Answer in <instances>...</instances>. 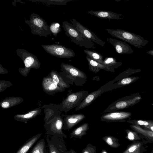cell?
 Returning a JSON list of instances; mask_svg holds the SVG:
<instances>
[{
    "mask_svg": "<svg viewBox=\"0 0 153 153\" xmlns=\"http://www.w3.org/2000/svg\"><path fill=\"white\" fill-rule=\"evenodd\" d=\"M105 30L112 36L127 42L138 48L145 46L149 42L140 35L126 30L108 28H106Z\"/></svg>",
    "mask_w": 153,
    "mask_h": 153,
    "instance_id": "cell-1",
    "label": "cell"
},
{
    "mask_svg": "<svg viewBox=\"0 0 153 153\" xmlns=\"http://www.w3.org/2000/svg\"><path fill=\"white\" fill-rule=\"evenodd\" d=\"M16 52L17 55L22 59L24 64V68H19L18 69L22 75L27 77L32 68L37 69L40 67L41 63L34 55L23 49H17Z\"/></svg>",
    "mask_w": 153,
    "mask_h": 153,
    "instance_id": "cell-2",
    "label": "cell"
},
{
    "mask_svg": "<svg viewBox=\"0 0 153 153\" xmlns=\"http://www.w3.org/2000/svg\"><path fill=\"white\" fill-rule=\"evenodd\" d=\"M62 27L65 34L70 38L72 42L78 46L87 48H95L93 42L84 37L72 24L67 21H64L62 22Z\"/></svg>",
    "mask_w": 153,
    "mask_h": 153,
    "instance_id": "cell-3",
    "label": "cell"
},
{
    "mask_svg": "<svg viewBox=\"0 0 153 153\" xmlns=\"http://www.w3.org/2000/svg\"><path fill=\"white\" fill-rule=\"evenodd\" d=\"M30 27L32 34L47 37L51 34L46 22L38 14L33 13L29 20L25 21Z\"/></svg>",
    "mask_w": 153,
    "mask_h": 153,
    "instance_id": "cell-4",
    "label": "cell"
},
{
    "mask_svg": "<svg viewBox=\"0 0 153 153\" xmlns=\"http://www.w3.org/2000/svg\"><path fill=\"white\" fill-rule=\"evenodd\" d=\"M142 99L140 95L135 94L119 99L110 105L104 112H114L132 106L139 102Z\"/></svg>",
    "mask_w": 153,
    "mask_h": 153,
    "instance_id": "cell-5",
    "label": "cell"
},
{
    "mask_svg": "<svg viewBox=\"0 0 153 153\" xmlns=\"http://www.w3.org/2000/svg\"><path fill=\"white\" fill-rule=\"evenodd\" d=\"M42 47L50 54L59 58L69 59L74 57L75 56V53L73 50L62 45H42Z\"/></svg>",
    "mask_w": 153,
    "mask_h": 153,
    "instance_id": "cell-6",
    "label": "cell"
},
{
    "mask_svg": "<svg viewBox=\"0 0 153 153\" xmlns=\"http://www.w3.org/2000/svg\"><path fill=\"white\" fill-rule=\"evenodd\" d=\"M63 120L59 117H55L44 125L45 134L66 138L67 135L62 131Z\"/></svg>",
    "mask_w": 153,
    "mask_h": 153,
    "instance_id": "cell-7",
    "label": "cell"
},
{
    "mask_svg": "<svg viewBox=\"0 0 153 153\" xmlns=\"http://www.w3.org/2000/svg\"><path fill=\"white\" fill-rule=\"evenodd\" d=\"M46 139L49 153H68V150L63 138L47 135Z\"/></svg>",
    "mask_w": 153,
    "mask_h": 153,
    "instance_id": "cell-8",
    "label": "cell"
},
{
    "mask_svg": "<svg viewBox=\"0 0 153 153\" xmlns=\"http://www.w3.org/2000/svg\"><path fill=\"white\" fill-rule=\"evenodd\" d=\"M71 21L74 27L85 38L102 47L105 44V42L99 38L95 34L83 26L76 19H71Z\"/></svg>",
    "mask_w": 153,
    "mask_h": 153,
    "instance_id": "cell-9",
    "label": "cell"
},
{
    "mask_svg": "<svg viewBox=\"0 0 153 153\" xmlns=\"http://www.w3.org/2000/svg\"><path fill=\"white\" fill-rule=\"evenodd\" d=\"M107 41L114 48L116 52L119 54H131L134 53L131 46L125 42L112 38H108Z\"/></svg>",
    "mask_w": 153,
    "mask_h": 153,
    "instance_id": "cell-10",
    "label": "cell"
},
{
    "mask_svg": "<svg viewBox=\"0 0 153 153\" xmlns=\"http://www.w3.org/2000/svg\"><path fill=\"white\" fill-rule=\"evenodd\" d=\"M85 118L83 114H74L67 116L63 120L62 129L69 130Z\"/></svg>",
    "mask_w": 153,
    "mask_h": 153,
    "instance_id": "cell-11",
    "label": "cell"
},
{
    "mask_svg": "<svg viewBox=\"0 0 153 153\" xmlns=\"http://www.w3.org/2000/svg\"><path fill=\"white\" fill-rule=\"evenodd\" d=\"M83 92L80 91L68 95L62 103L63 108L71 109L77 105L82 97Z\"/></svg>",
    "mask_w": 153,
    "mask_h": 153,
    "instance_id": "cell-12",
    "label": "cell"
},
{
    "mask_svg": "<svg viewBox=\"0 0 153 153\" xmlns=\"http://www.w3.org/2000/svg\"><path fill=\"white\" fill-rule=\"evenodd\" d=\"M87 13L91 15L101 19L118 20L125 18L124 16L122 14L107 10H91L88 11Z\"/></svg>",
    "mask_w": 153,
    "mask_h": 153,
    "instance_id": "cell-13",
    "label": "cell"
},
{
    "mask_svg": "<svg viewBox=\"0 0 153 153\" xmlns=\"http://www.w3.org/2000/svg\"><path fill=\"white\" fill-rule=\"evenodd\" d=\"M132 113L126 111L108 112L103 114L101 118L107 121H117L124 120L131 116Z\"/></svg>",
    "mask_w": 153,
    "mask_h": 153,
    "instance_id": "cell-14",
    "label": "cell"
},
{
    "mask_svg": "<svg viewBox=\"0 0 153 153\" xmlns=\"http://www.w3.org/2000/svg\"><path fill=\"white\" fill-rule=\"evenodd\" d=\"M102 87L89 94L76 108V111L83 109L90 105L104 92L105 90Z\"/></svg>",
    "mask_w": 153,
    "mask_h": 153,
    "instance_id": "cell-15",
    "label": "cell"
},
{
    "mask_svg": "<svg viewBox=\"0 0 153 153\" xmlns=\"http://www.w3.org/2000/svg\"><path fill=\"white\" fill-rule=\"evenodd\" d=\"M51 77H45L43 79L42 85L44 90L48 92L63 91V88L55 83Z\"/></svg>",
    "mask_w": 153,
    "mask_h": 153,
    "instance_id": "cell-16",
    "label": "cell"
},
{
    "mask_svg": "<svg viewBox=\"0 0 153 153\" xmlns=\"http://www.w3.org/2000/svg\"><path fill=\"white\" fill-rule=\"evenodd\" d=\"M41 111L40 108L32 110L24 114H17L14 117V119L17 121L25 123L35 117Z\"/></svg>",
    "mask_w": 153,
    "mask_h": 153,
    "instance_id": "cell-17",
    "label": "cell"
},
{
    "mask_svg": "<svg viewBox=\"0 0 153 153\" xmlns=\"http://www.w3.org/2000/svg\"><path fill=\"white\" fill-rule=\"evenodd\" d=\"M23 101V99L19 97H6L0 102V107L3 109H8L19 104Z\"/></svg>",
    "mask_w": 153,
    "mask_h": 153,
    "instance_id": "cell-18",
    "label": "cell"
},
{
    "mask_svg": "<svg viewBox=\"0 0 153 153\" xmlns=\"http://www.w3.org/2000/svg\"><path fill=\"white\" fill-rule=\"evenodd\" d=\"M61 66L62 70L74 77L86 78V75L84 73L70 64L62 63Z\"/></svg>",
    "mask_w": 153,
    "mask_h": 153,
    "instance_id": "cell-19",
    "label": "cell"
},
{
    "mask_svg": "<svg viewBox=\"0 0 153 153\" xmlns=\"http://www.w3.org/2000/svg\"><path fill=\"white\" fill-rule=\"evenodd\" d=\"M86 58L88 61L89 69L90 71L95 73L98 72L101 69H103L107 71L112 72H115V69L110 68L98 62L87 56Z\"/></svg>",
    "mask_w": 153,
    "mask_h": 153,
    "instance_id": "cell-20",
    "label": "cell"
},
{
    "mask_svg": "<svg viewBox=\"0 0 153 153\" xmlns=\"http://www.w3.org/2000/svg\"><path fill=\"white\" fill-rule=\"evenodd\" d=\"M42 135V133H40L33 136L21 146L16 153H27Z\"/></svg>",
    "mask_w": 153,
    "mask_h": 153,
    "instance_id": "cell-21",
    "label": "cell"
},
{
    "mask_svg": "<svg viewBox=\"0 0 153 153\" xmlns=\"http://www.w3.org/2000/svg\"><path fill=\"white\" fill-rule=\"evenodd\" d=\"M88 127V124L87 123H85L78 126L70 133V138L74 140L81 139L85 134Z\"/></svg>",
    "mask_w": 153,
    "mask_h": 153,
    "instance_id": "cell-22",
    "label": "cell"
},
{
    "mask_svg": "<svg viewBox=\"0 0 153 153\" xmlns=\"http://www.w3.org/2000/svg\"><path fill=\"white\" fill-rule=\"evenodd\" d=\"M30 153H48L46 147V143L44 138L38 141L30 150Z\"/></svg>",
    "mask_w": 153,
    "mask_h": 153,
    "instance_id": "cell-23",
    "label": "cell"
},
{
    "mask_svg": "<svg viewBox=\"0 0 153 153\" xmlns=\"http://www.w3.org/2000/svg\"><path fill=\"white\" fill-rule=\"evenodd\" d=\"M83 51L87 56L94 60L102 64L103 56L100 53L94 50L84 49Z\"/></svg>",
    "mask_w": 153,
    "mask_h": 153,
    "instance_id": "cell-24",
    "label": "cell"
},
{
    "mask_svg": "<svg viewBox=\"0 0 153 153\" xmlns=\"http://www.w3.org/2000/svg\"><path fill=\"white\" fill-rule=\"evenodd\" d=\"M53 81L62 88H68V85L55 71L52 70L50 74Z\"/></svg>",
    "mask_w": 153,
    "mask_h": 153,
    "instance_id": "cell-25",
    "label": "cell"
},
{
    "mask_svg": "<svg viewBox=\"0 0 153 153\" xmlns=\"http://www.w3.org/2000/svg\"><path fill=\"white\" fill-rule=\"evenodd\" d=\"M102 64L110 68L114 69L122 64L121 62H117L116 59L111 57H106L103 59Z\"/></svg>",
    "mask_w": 153,
    "mask_h": 153,
    "instance_id": "cell-26",
    "label": "cell"
},
{
    "mask_svg": "<svg viewBox=\"0 0 153 153\" xmlns=\"http://www.w3.org/2000/svg\"><path fill=\"white\" fill-rule=\"evenodd\" d=\"M139 77L138 76H130L124 78L119 80L115 84L117 87L122 86L129 85L136 81Z\"/></svg>",
    "mask_w": 153,
    "mask_h": 153,
    "instance_id": "cell-27",
    "label": "cell"
},
{
    "mask_svg": "<svg viewBox=\"0 0 153 153\" xmlns=\"http://www.w3.org/2000/svg\"><path fill=\"white\" fill-rule=\"evenodd\" d=\"M72 0H36L33 2H40L47 5H65L67 3Z\"/></svg>",
    "mask_w": 153,
    "mask_h": 153,
    "instance_id": "cell-28",
    "label": "cell"
},
{
    "mask_svg": "<svg viewBox=\"0 0 153 153\" xmlns=\"http://www.w3.org/2000/svg\"><path fill=\"white\" fill-rule=\"evenodd\" d=\"M49 27L51 33L55 37L62 31L59 24L57 22H52L49 26Z\"/></svg>",
    "mask_w": 153,
    "mask_h": 153,
    "instance_id": "cell-29",
    "label": "cell"
},
{
    "mask_svg": "<svg viewBox=\"0 0 153 153\" xmlns=\"http://www.w3.org/2000/svg\"><path fill=\"white\" fill-rule=\"evenodd\" d=\"M13 85L10 82L5 80H0V92L4 91L7 88Z\"/></svg>",
    "mask_w": 153,
    "mask_h": 153,
    "instance_id": "cell-30",
    "label": "cell"
},
{
    "mask_svg": "<svg viewBox=\"0 0 153 153\" xmlns=\"http://www.w3.org/2000/svg\"><path fill=\"white\" fill-rule=\"evenodd\" d=\"M135 122L137 123L138 124L140 125L147 126L149 125L150 124L149 122L148 121L141 120L135 121Z\"/></svg>",
    "mask_w": 153,
    "mask_h": 153,
    "instance_id": "cell-31",
    "label": "cell"
},
{
    "mask_svg": "<svg viewBox=\"0 0 153 153\" xmlns=\"http://www.w3.org/2000/svg\"><path fill=\"white\" fill-rule=\"evenodd\" d=\"M8 72V70L0 64V74H4Z\"/></svg>",
    "mask_w": 153,
    "mask_h": 153,
    "instance_id": "cell-32",
    "label": "cell"
},
{
    "mask_svg": "<svg viewBox=\"0 0 153 153\" xmlns=\"http://www.w3.org/2000/svg\"><path fill=\"white\" fill-rule=\"evenodd\" d=\"M128 139L130 140H133L134 139V135L133 133L131 132H130L128 134Z\"/></svg>",
    "mask_w": 153,
    "mask_h": 153,
    "instance_id": "cell-33",
    "label": "cell"
},
{
    "mask_svg": "<svg viewBox=\"0 0 153 153\" xmlns=\"http://www.w3.org/2000/svg\"><path fill=\"white\" fill-rule=\"evenodd\" d=\"M107 143L109 145H111L112 144L113 142L111 140V139L110 138L108 137L107 138L106 140Z\"/></svg>",
    "mask_w": 153,
    "mask_h": 153,
    "instance_id": "cell-34",
    "label": "cell"
},
{
    "mask_svg": "<svg viewBox=\"0 0 153 153\" xmlns=\"http://www.w3.org/2000/svg\"><path fill=\"white\" fill-rule=\"evenodd\" d=\"M137 146H133L132 147H131L129 149V151L130 152H134L136 149Z\"/></svg>",
    "mask_w": 153,
    "mask_h": 153,
    "instance_id": "cell-35",
    "label": "cell"
},
{
    "mask_svg": "<svg viewBox=\"0 0 153 153\" xmlns=\"http://www.w3.org/2000/svg\"><path fill=\"white\" fill-rule=\"evenodd\" d=\"M68 153H78L76 152L73 149H71L68 150Z\"/></svg>",
    "mask_w": 153,
    "mask_h": 153,
    "instance_id": "cell-36",
    "label": "cell"
},
{
    "mask_svg": "<svg viewBox=\"0 0 153 153\" xmlns=\"http://www.w3.org/2000/svg\"><path fill=\"white\" fill-rule=\"evenodd\" d=\"M147 53L152 56L153 55V50H149L147 52Z\"/></svg>",
    "mask_w": 153,
    "mask_h": 153,
    "instance_id": "cell-37",
    "label": "cell"
},
{
    "mask_svg": "<svg viewBox=\"0 0 153 153\" xmlns=\"http://www.w3.org/2000/svg\"><path fill=\"white\" fill-rule=\"evenodd\" d=\"M151 129L152 130V131H153V127L152 126L151 127Z\"/></svg>",
    "mask_w": 153,
    "mask_h": 153,
    "instance_id": "cell-38",
    "label": "cell"
},
{
    "mask_svg": "<svg viewBox=\"0 0 153 153\" xmlns=\"http://www.w3.org/2000/svg\"><path fill=\"white\" fill-rule=\"evenodd\" d=\"M103 153H107L106 152H104Z\"/></svg>",
    "mask_w": 153,
    "mask_h": 153,
    "instance_id": "cell-39",
    "label": "cell"
},
{
    "mask_svg": "<svg viewBox=\"0 0 153 153\" xmlns=\"http://www.w3.org/2000/svg\"></svg>",
    "mask_w": 153,
    "mask_h": 153,
    "instance_id": "cell-40",
    "label": "cell"
}]
</instances>
